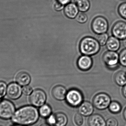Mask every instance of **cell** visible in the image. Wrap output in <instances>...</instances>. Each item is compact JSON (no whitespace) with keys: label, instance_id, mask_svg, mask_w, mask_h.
<instances>
[{"label":"cell","instance_id":"obj_1","mask_svg":"<svg viewBox=\"0 0 126 126\" xmlns=\"http://www.w3.org/2000/svg\"><path fill=\"white\" fill-rule=\"evenodd\" d=\"M40 116L39 111L36 107L33 106H26L16 111L12 120L16 124L30 126L37 122Z\"/></svg>","mask_w":126,"mask_h":126},{"label":"cell","instance_id":"obj_2","mask_svg":"<svg viewBox=\"0 0 126 126\" xmlns=\"http://www.w3.org/2000/svg\"><path fill=\"white\" fill-rule=\"evenodd\" d=\"M100 44L98 41L91 37H86L83 38L80 44V50L83 54L92 55L99 52Z\"/></svg>","mask_w":126,"mask_h":126},{"label":"cell","instance_id":"obj_3","mask_svg":"<svg viewBox=\"0 0 126 126\" xmlns=\"http://www.w3.org/2000/svg\"><path fill=\"white\" fill-rule=\"evenodd\" d=\"M65 99L69 106L73 107H78L83 101V96L80 90L72 89L67 91Z\"/></svg>","mask_w":126,"mask_h":126},{"label":"cell","instance_id":"obj_4","mask_svg":"<svg viewBox=\"0 0 126 126\" xmlns=\"http://www.w3.org/2000/svg\"><path fill=\"white\" fill-rule=\"evenodd\" d=\"M16 111L15 105L7 100L0 101V118L7 120L12 118Z\"/></svg>","mask_w":126,"mask_h":126},{"label":"cell","instance_id":"obj_5","mask_svg":"<svg viewBox=\"0 0 126 126\" xmlns=\"http://www.w3.org/2000/svg\"><path fill=\"white\" fill-rule=\"evenodd\" d=\"M111 102L110 96L106 93L101 92L96 94L93 100L94 106L97 109L103 110L108 108Z\"/></svg>","mask_w":126,"mask_h":126},{"label":"cell","instance_id":"obj_6","mask_svg":"<svg viewBox=\"0 0 126 126\" xmlns=\"http://www.w3.org/2000/svg\"><path fill=\"white\" fill-rule=\"evenodd\" d=\"M46 100V92L40 89H37L34 90L29 98L31 104L36 107H40L45 104Z\"/></svg>","mask_w":126,"mask_h":126},{"label":"cell","instance_id":"obj_7","mask_svg":"<svg viewBox=\"0 0 126 126\" xmlns=\"http://www.w3.org/2000/svg\"><path fill=\"white\" fill-rule=\"evenodd\" d=\"M109 28V23L107 19L102 16H98L94 18L92 23V28L95 33L101 34L106 33Z\"/></svg>","mask_w":126,"mask_h":126},{"label":"cell","instance_id":"obj_8","mask_svg":"<svg viewBox=\"0 0 126 126\" xmlns=\"http://www.w3.org/2000/svg\"><path fill=\"white\" fill-rule=\"evenodd\" d=\"M103 60L106 65L111 69H114L119 63V56L116 52L108 51L103 56Z\"/></svg>","mask_w":126,"mask_h":126},{"label":"cell","instance_id":"obj_9","mask_svg":"<svg viewBox=\"0 0 126 126\" xmlns=\"http://www.w3.org/2000/svg\"><path fill=\"white\" fill-rule=\"evenodd\" d=\"M112 33L114 37L120 40L126 38V23L124 21H118L112 26Z\"/></svg>","mask_w":126,"mask_h":126},{"label":"cell","instance_id":"obj_10","mask_svg":"<svg viewBox=\"0 0 126 126\" xmlns=\"http://www.w3.org/2000/svg\"><path fill=\"white\" fill-rule=\"evenodd\" d=\"M22 93V88L17 83H11L7 86L6 94L8 97L12 100L18 99Z\"/></svg>","mask_w":126,"mask_h":126},{"label":"cell","instance_id":"obj_11","mask_svg":"<svg viewBox=\"0 0 126 126\" xmlns=\"http://www.w3.org/2000/svg\"><path fill=\"white\" fill-rule=\"evenodd\" d=\"M94 107L89 101H83L78 107L79 113L84 117L90 116L94 111Z\"/></svg>","mask_w":126,"mask_h":126},{"label":"cell","instance_id":"obj_12","mask_svg":"<svg viewBox=\"0 0 126 126\" xmlns=\"http://www.w3.org/2000/svg\"><path fill=\"white\" fill-rule=\"evenodd\" d=\"M92 64V58L88 55H82L78 60V67L80 70L83 71H87L89 70Z\"/></svg>","mask_w":126,"mask_h":126},{"label":"cell","instance_id":"obj_13","mask_svg":"<svg viewBox=\"0 0 126 126\" xmlns=\"http://www.w3.org/2000/svg\"><path fill=\"white\" fill-rule=\"evenodd\" d=\"M67 91L61 85H57L52 89V94L54 98L58 101L65 100Z\"/></svg>","mask_w":126,"mask_h":126},{"label":"cell","instance_id":"obj_14","mask_svg":"<svg viewBox=\"0 0 126 126\" xmlns=\"http://www.w3.org/2000/svg\"><path fill=\"white\" fill-rule=\"evenodd\" d=\"M89 126H106V121L100 115L94 114L90 116L88 119Z\"/></svg>","mask_w":126,"mask_h":126},{"label":"cell","instance_id":"obj_15","mask_svg":"<svg viewBox=\"0 0 126 126\" xmlns=\"http://www.w3.org/2000/svg\"><path fill=\"white\" fill-rule=\"evenodd\" d=\"M16 83L20 86H24L30 83L31 78L28 73L25 72H21L16 75Z\"/></svg>","mask_w":126,"mask_h":126},{"label":"cell","instance_id":"obj_16","mask_svg":"<svg viewBox=\"0 0 126 126\" xmlns=\"http://www.w3.org/2000/svg\"><path fill=\"white\" fill-rule=\"evenodd\" d=\"M64 14L70 18H75L78 13V8L76 4L73 3H69L64 8Z\"/></svg>","mask_w":126,"mask_h":126},{"label":"cell","instance_id":"obj_17","mask_svg":"<svg viewBox=\"0 0 126 126\" xmlns=\"http://www.w3.org/2000/svg\"><path fill=\"white\" fill-rule=\"evenodd\" d=\"M120 40L114 36L110 37L106 44L107 48L109 51L117 52L120 47Z\"/></svg>","mask_w":126,"mask_h":126},{"label":"cell","instance_id":"obj_18","mask_svg":"<svg viewBox=\"0 0 126 126\" xmlns=\"http://www.w3.org/2000/svg\"><path fill=\"white\" fill-rule=\"evenodd\" d=\"M56 123L54 126H66L68 123V118L64 113L58 112L54 114Z\"/></svg>","mask_w":126,"mask_h":126},{"label":"cell","instance_id":"obj_19","mask_svg":"<svg viewBox=\"0 0 126 126\" xmlns=\"http://www.w3.org/2000/svg\"><path fill=\"white\" fill-rule=\"evenodd\" d=\"M114 81L117 85L123 87L126 84V73L123 71H119L114 76Z\"/></svg>","mask_w":126,"mask_h":126},{"label":"cell","instance_id":"obj_20","mask_svg":"<svg viewBox=\"0 0 126 126\" xmlns=\"http://www.w3.org/2000/svg\"><path fill=\"white\" fill-rule=\"evenodd\" d=\"M38 111L40 116L43 118H47L52 114L51 107L48 104H46L40 107Z\"/></svg>","mask_w":126,"mask_h":126},{"label":"cell","instance_id":"obj_21","mask_svg":"<svg viewBox=\"0 0 126 126\" xmlns=\"http://www.w3.org/2000/svg\"><path fill=\"white\" fill-rule=\"evenodd\" d=\"M109 110L112 114H117L120 113L122 110V106L117 101L111 102L108 107Z\"/></svg>","mask_w":126,"mask_h":126},{"label":"cell","instance_id":"obj_22","mask_svg":"<svg viewBox=\"0 0 126 126\" xmlns=\"http://www.w3.org/2000/svg\"><path fill=\"white\" fill-rule=\"evenodd\" d=\"M76 5L79 10L85 12L89 9L90 3L89 0H77Z\"/></svg>","mask_w":126,"mask_h":126},{"label":"cell","instance_id":"obj_23","mask_svg":"<svg viewBox=\"0 0 126 126\" xmlns=\"http://www.w3.org/2000/svg\"><path fill=\"white\" fill-rule=\"evenodd\" d=\"M109 35L106 33L99 34L97 37V40L101 46L106 45L109 38Z\"/></svg>","mask_w":126,"mask_h":126},{"label":"cell","instance_id":"obj_24","mask_svg":"<svg viewBox=\"0 0 126 126\" xmlns=\"http://www.w3.org/2000/svg\"><path fill=\"white\" fill-rule=\"evenodd\" d=\"M119 63L121 65L126 67V49L123 50L119 55Z\"/></svg>","mask_w":126,"mask_h":126},{"label":"cell","instance_id":"obj_25","mask_svg":"<svg viewBox=\"0 0 126 126\" xmlns=\"http://www.w3.org/2000/svg\"><path fill=\"white\" fill-rule=\"evenodd\" d=\"M118 12L120 16L126 20V2H124L119 5Z\"/></svg>","mask_w":126,"mask_h":126},{"label":"cell","instance_id":"obj_26","mask_svg":"<svg viewBox=\"0 0 126 126\" xmlns=\"http://www.w3.org/2000/svg\"><path fill=\"white\" fill-rule=\"evenodd\" d=\"M7 87V85L5 82L0 81V97L1 98L6 94Z\"/></svg>","mask_w":126,"mask_h":126},{"label":"cell","instance_id":"obj_27","mask_svg":"<svg viewBox=\"0 0 126 126\" xmlns=\"http://www.w3.org/2000/svg\"><path fill=\"white\" fill-rule=\"evenodd\" d=\"M76 20L79 23H83L87 21V16L83 13H80L76 17Z\"/></svg>","mask_w":126,"mask_h":126},{"label":"cell","instance_id":"obj_28","mask_svg":"<svg viewBox=\"0 0 126 126\" xmlns=\"http://www.w3.org/2000/svg\"><path fill=\"white\" fill-rule=\"evenodd\" d=\"M74 121L75 124L78 126H81L83 123V118L80 114L77 113L74 117Z\"/></svg>","mask_w":126,"mask_h":126},{"label":"cell","instance_id":"obj_29","mask_svg":"<svg viewBox=\"0 0 126 126\" xmlns=\"http://www.w3.org/2000/svg\"><path fill=\"white\" fill-rule=\"evenodd\" d=\"M117 120L114 117L110 118L106 121V126H118Z\"/></svg>","mask_w":126,"mask_h":126},{"label":"cell","instance_id":"obj_30","mask_svg":"<svg viewBox=\"0 0 126 126\" xmlns=\"http://www.w3.org/2000/svg\"><path fill=\"white\" fill-rule=\"evenodd\" d=\"M32 91L33 90L32 88L29 85L24 86L22 88V92L25 95H30Z\"/></svg>","mask_w":126,"mask_h":126},{"label":"cell","instance_id":"obj_31","mask_svg":"<svg viewBox=\"0 0 126 126\" xmlns=\"http://www.w3.org/2000/svg\"><path fill=\"white\" fill-rule=\"evenodd\" d=\"M47 123L51 126H54L56 123V119L55 114H52L47 118Z\"/></svg>","mask_w":126,"mask_h":126},{"label":"cell","instance_id":"obj_32","mask_svg":"<svg viewBox=\"0 0 126 126\" xmlns=\"http://www.w3.org/2000/svg\"><path fill=\"white\" fill-rule=\"evenodd\" d=\"M54 9L56 11H60L62 10L64 8V5L62 4L61 3L59 2V1H57L55 3Z\"/></svg>","mask_w":126,"mask_h":126},{"label":"cell","instance_id":"obj_33","mask_svg":"<svg viewBox=\"0 0 126 126\" xmlns=\"http://www.w3.org/2000/svg\"><path fill=\"white\" fill-rule=\"evenodd\" d=\"M57 1H59L60 3L63 4H67L70 2V0H57Z\"/></svg>","mask_w":126,"mask_h":126},{"label":"cell","instance_id":"obj_34","mask_svg":"<svg viewBox=\"0 0 126 126\" xmlns=\"http://www.w3.org/2000/svg\"><path fill=\"white\" fill-rule=\"evenodd\" d=\"M122 94L124 97L126 98V84L123 86L122 89Z\"/></svg>","mask_w":126,"mask_h":126},{"label":"cell","instance_id":"obj_35","mask_svg":"<svg viewBox=\"0 0 126 126\" xmlns=\"http://www.w3.org/2000/svg\"><path fill=\"white\" fill-rule=\"evenodd\" d=\"M123 117L124 119L126 121V107L124 110Z\"/></svg>","mask_w":126,"mask_h":126},{"label":"cell","instance_id":"obj_36","mask_svg":"<svg viewBox=\"0 0 126 126\" xmlns=\"http://www.w3.org/2000/svg\"><path fill=\"white\" fill-rule=\"evenodd\" d=\"M123 44L124 47L126 49V38L123 40Z\"/></svg>","mask_w":126,"mask_h":126},{"label":"cell","instance_id":"obj_37","mask_svg":"<svg viewBox=\"0 0 126 126\" xmlns=\"http://www.w3.org/2000/svg\"><path fill=\"white\" fill-rule=\"evenodd\" d=\"M40 126H51L49 124H48L47 123H44L41 124Z\"/></svg>","mask_w":126,"mask_h":126},{"label":"cell","instance_id":"obj_38","mask_svg":"<svg viewBox=\"0 0 126 126\" xmlns=\"http://www.w3.org/2000/svg\"><path fill=\"white\" fill-rule=\"evenodd\" d=\"M21 126V125H17V124H16V125H14V126Z\"/></svg>","mask_w":126,"mask_h":126},{"label":"cell","instance_id":"obj_39","mask_svg":"<svg viewBox=\"0 0 126 126\" xmlns=\"http://www.w3.org/2000/svg\"></svg>","mask_w":126,"mask_h":126}]
</instances>
